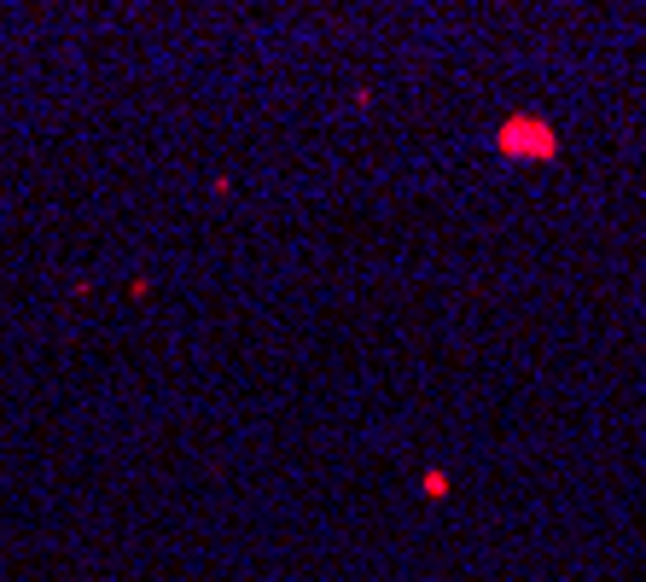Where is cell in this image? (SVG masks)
I'll list each match as a JSON object with an SVG mask.
<instances>
[{
    "label": "cell",
    "mask_w": 646,
    "mask_h": 582,
    "mask_svg": "<svg viewBox=\"0 0 646 582\" xmlns=\"http://www.w3.org/2000/svg\"><path fill=\"white\" fill-rule=\"evenodd\" d=\"M420 495H425V501H443V495H449V472L431 466V472L420 477Z\"/></svg>",
    "instance_id": "7a4b0ae2"
},
{
    "label": "cell",
    "mask_w": 646,
    "mask_h": 582,
    "mask_svg": "<svg viewBox=\"0 0 646 582\" xmlns=\"http://www.w3.org/2000/svg\"><path fill=\"white\" fill-rule=\"evenodd\" d=\"M496 151L507 164H554L559 158V129L536 111H512L496 122Z\"/></svg>",
    "instance_id": "6da1fadb"
}]
</instances>
